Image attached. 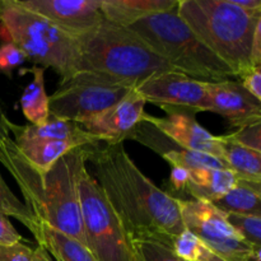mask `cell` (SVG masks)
Instances as JSON below:
<instances>
[{
  "instance_id": "603a6c76",
  "label": "cell",
  "mask_w": 261,
  "mask_h": 261,
  "mask_svg": "<svg viewBox=\"0 0 261 261\" xmlns=\"http://www.w3.org/2000/svg\"><path fill=\"white\" fill-rule=\"evenodd\" d=\"M0 212H3L5 216L13 217L17 221H19L23 226L30 229L33 237L36 236L38 229L37 221L32 216V213L28 211L24 203L20 201L14 195V193L10 190L9 186L7 185V182L3 178L2 173H0Z\"/></svg>"
},
{
  "instance_id": "7a4b0ae2",
  "label": "cell",
  "mask_w": 261,
  "mask_h": 261,
  "mask_svg": "<svg viewBox=\"0 0 261 261\" xmlns=\"http://www.w3.org/2000/svg\"><path fill=\"white\" fill-rule=\"evenodd\" d=\"M96 147L74 148L48 170L42 171L20 154L10 137L0 144V163L14 178L22 193L23 203L37 223L55 228L84 246L79 182Z\"/></svg>"
},
{
  "instance_id": "f1b7e54d",
  "label": "cell",
  "mask_w": 261,
  "mask_h": 261,
  "mask_svg": "<svg viewBox=\"0 0 261 261\" xmlns=\"http://www.w3.org/2000/svg\"><path fill=\"white\" fill-rule=\"evenodd\" d=\"M227 135L237 144L261 153V122L246 125Z\"/></svg>"
},
{
  "instance_id": "5bb4252c",
  "label": "cell",
  "mask_w": 261,
  "mask_h": 261,
  "mask_svg": "<svg viewBox=\"0 0 261 261\" xmlns=\"http://www.w3.org/2000/svg\"><path fill=\"white\" fill-rule=\"evenodd\" d=\"M209 97V112L218 114L231 125L240 129L261 122V101L249 93L241 83L231 79L205 82Z\"/></svg>"
},
{
  "instance_id": "484cf974",
  "label": "cell",
  "mask_w": 261,
  "mask_h": 261,
  "mask_svg": "<svg viewBox=\"0 0 261 261\" xmlns=\"http://www.w3.org/2000/svg\"><path fill=\"white\" fill-rule=\"evenodd\" d=\"M143 261H185L178 257L172 247L157 241L132 242Z\"/></svg>"
},
{
  "instance_id": "836d02e7",
  "label": "cell",
  "mask_w": 261,
  "mask_h": 261,
  "mask_svg": "<svg viewBox=\"0 0 261 261\" xmlns=\"http://www.w3.org/2000/svg\"><path fill=\"white\" fill-rule=\"evenodd\" d=\"M229 2L246 12H260L261 10L260 0H229Z\"/></svg>"
},
{
  "instance_id": "30bf717a",
  "label": "cell",
  "mask_w": 261,
  "mask_h": 261,
  "mask_svg": "<svg viewBox=\"0 0 261 261\" xmlns=\"http://www.w3.org/2000/svg\"><path fill=\"white\" fill-rule=\"evenodd\" d=\"M137 92L147 103L155 105L163 111L209 112V97L205 82L198 81L180 71L155 74L137 86Z\"/></svg>"
},
{
  "instance_id": "7c38bea8",
  "label": "cell",
  "mask_w": 261,
  "mask_h": 261,
  "mask_svg": "<svg viewBox=\"0 0 261 261\" xmlns=\"http://www.w3.org/2000/svg\"><path fill=\"white\" fill-rule=\"evenodd\" d=\"M145 103L144 98L134 89L119 103L91 117L81 126L99 143H106V145L119 144L129 139L135 127L143 121Z\"/></svg>"
},
{
  "instance_id": "3957f363",
  "label": "cell",
  "mask_w": 261,
  "mask_h": 261,
  "mask_svg": "<svg viewBox=\"0 0 261 261\" xmlns=\"http://www.w3.org/2000/svg\"><path fill=\"white\" fill-rule=\"evenodd\" d=\"M177 14L196 37L233 70L244 76L257 68L252 63L255 31L260 12H246L229 0H180Z\"/></svg>"
},
{
  "instance_id": "e575fe53",
  "label": "cell",
  "mask_w": 261,
  "mask_h": 261,
  "mask_svg": "<svg viewBox=\"0 0 261 261\" xmlns=\"http://www.w3.org/2000/svg\"><path fill=\"white\" fill-rule=\"evenodd\" d=\"M195 261H227V260L223 259V257H221L219 255H217L216 252H213L212 250H209L208 247L203 245Z\"/></svg>"
},
{
  "instance_id": "8992f818",
  "label": "cell",
  "mask_w": 261,
  "mask_h": 261,
  "mask_svg": "<svg viewBox=\"0 0 261 261\" xmlns=\"http://www.w3.org/2000/svg\"><path fill=\"white\" fill-rule=\"evenodd\" d=\"M0 38L18 46L36 66L54 69L60 81L76 73L75 38L15 0H0Z\"/></svg>"
},
{
  "instance_id": "83f0119b",
  "label": "cell",
  "mask_w": 261,
  "mask_h": 261,
  "mask_svg": "<svg viewBox=\"0 0 261 261\" xmlns=\"http://www.w3.org/2000/svg\"><path fill=\"white\" fill-rule=\"evenodd\" d=\"M27 60L24 54L12 42H3L0 45V73L12 76L14 69Z\"/></svg>"
},
{
  "instance_id": "cb8c5ba5",
  "label": "cell",
  "mask_w": 261,
  "mask_h": 261,
  "mask_svg": "<svg viewBox=\"0 0 261 261\" xmlns=\"http://www.w3.org/2000/svg\"><path fill=\"white\" fill-rule=\"evenodd\" d=\"M226 218L245 242L261 250V217L226 214Z\"/></svg>"
},
{
  "instance_id": "d4e9b609",
  "label": "cell",
  "mask_w": 261,
  "mask_h": 261,
  "mask_svg": "<svg viewBox=\"0 0 261 261\" xmlns=\"http://www.w3.org/2000/svg\"><path fill=\"white\" fill-rule=\"evenodd\" d=\"M0 261H53L48 252L42 246L30 247L15 244L13 246H0Z\"/></svg>"
},
{
  "instance_id": "4316f807",
  "label": "cell",
  "mask_w": 261,
  "mask_h": 261,
  "mask_svg": "<svg viewBox=\"0 0 261 261\" xmlns=\"http://www.w3.org/2000/svg\"><path fill=\"white\" fill-rule=\"evenodd\" d=\"M201 246H203V244L200 242V240L185 228L173 240L172 250L182 260L195 261L199 252H200Z\"/></svg>"
},
{
  "instance_id": "d6986e66",
  "label": "cell",
  "mask_w": 261,
  "mask_h": 261,
  "mask_svg": "<svg viewBox=\"0 0 261 261\" xmlns=\"http://www.w3.org/2000/svg\"><path fill=\"white\" fill-rule=\"evenodd\" d=\"M222 160L234 173L237 180L261 184V153L237 144L222 135Z\"/></svg>"
},
{
  "instance_id": "9c48e42d",
  "label": "cell",
  "mask_w": 261,
  "mask_h": 261,
  "mask_svg": "<svg viewBox=\"0 0 261 261\" xmlns=\"http://www.w3.org/2000/svg\"><path fill=\"white\" fill-rule=\"evenodd\" d=\"M178 206L185 228L209 250L227 261H260V250L245 242L213 204L178 199Z\"/></svg>"
},
{
  "instance_id": "2e32d148",
  "label": "cell",
  "mask_w": 261,
  "mask_h": 261,
  "mask_svg": "<svg viewBox=\"0 0 261 261\" xmlns=\"http://www.w3.org/2000/svg\"><path fill=\"white\" fill-rule=\"evenodd\" d=\"M177 4L178 0H102L101 12L109 22L129 27L145 17L176 9Z\"/></svg>"
},
{
  "instance_id": "ac0fdd59",
  "label": "cell",
  "mask_w": 261,
  "mask_h": 261,
  "mask_svg": "<svg viewBox=\"0 0 261 261\" xmlns=\"http://www.w3.org/2000/svg\"><path fill=\"white\" fill-rule=\"evenodd\" d=\"M35 240L56 261H97L83 244L46 224H38Z\"/></svg>"
},
{
  "instance_id": "7402d4cb",
  "label": "cell",
  "mask_w": 261,
  "mask_h": 261,
  "mask_svg": "<svg viewBox=\"0 0 261 261\" xmlns=\"http://www.w3.org/2000/svg\"><path fill=\"white\" fill-rule=\"evenodd\" d=\"M20 154L32 166L38 170L46 171L59 160L70 152L74 148H78L73 143L59 142V140L43 139H20L13 140Z\"/></svg>"
},
{
  "instance_id": "f546056e",
  "label": "cell",
  "mask_w": 261,
  "mask_h": 261,
  "mask_svg": "<svg viewBox=\"0 0 261 261\" xmlns=\"http://www.w3.org/2000/svg\"><path fill=\"white\" fill-rule=\"evenodd\" d=\"M22 241V234L13 227L9 217L0 212V246H13Z\"/></svg>"
},
{
  "instance_id": "e0dca14e",
  "label": "cell",
  "mask_w": 261,
  "mask_h": 261,
  "mask_svg": "<svg viewBox=\"0 0 261 261\" xmlns=\"http://www.w3.org/2000/svg\"><path fill=\"white\" fill-rule=\"evenodd\" d=\"M189 172L190 178L186 186V194L195 200L213 203L233 189L237 184L236 176L228 168H199L189 170Z\"/></svg>"
},
{
  "instance_id": "1f68e13d",
  "label": "cell",
  "mask_w": 261,
  "mask_h": 261,
  "mask_svg": "<svg viewBox=\"0 0 261 261\" xmlns=\"http://www.w3.org/2000/svg\"><path fill=\"white\" fill-rule=\"evenodd\" d=\"M171 167H172L170 175L171 189L176 193L186 194V186H188L189 178H190V172L186 168L178 167V166H171Z\"/></svg>"
},
{
  "instance_id": "d6a6232c",
  "label": "cell",
  "mask_w": 261,
  "mask_h": 261,
  "mask_svg": "<svg viewBox=\"0 0 261 261\" xmlns=\"http://www.w3.org/2000/svg\"><path fill=\"white\" fill-rule=\"evenodd\" d=\"M9 121L10 120L8 119L7 114H5L4 105H3L2 99H0V144H2L7 138L10 137L9 127H8Z\"/></svg>"
},
{
  "instance_id": "44dd1931",
  "label": "cell",
  "mask_w": 261,
  "mask_h": 261,
  "mask_svg": "<svg viewBox=\"0 0 261 261\" xmlns=\"http://www.w3.org/2000/svg\"><path fill=\"white\" fill-rule=\"evenodd\" d=\"M260 194L261 184L237 180L233 189L212 204L224 214L261 217Z\"/></svg>"
},
{
  "instance_id": "ba28073f",
  "label": "cell",
  "mask_w": 261,
  "mask_h": 261,
  "mask_svg": "<svg viewBox=\"0 0 261 261\" xmlns=\"http://www.w3.org/2000/svg\"><path fill=\"white\" fill-rule=\"evenodd\" d=\"M135 88V84L115 76L78 71L60 81L55 92L48 96L50 115L81 125L119 103Z\"/></svg>"
},
{
  "instance_id": "4dcf8cb0",
  "label": "cell",
  "mask_w": 261,
  "mask_h": 261,
  "mask_svg": "<svg viewBox=\"0 0 261 261\" xmlns=\"http://www.w3.org/2000/svg\"><path fill=\"white\" fill-rule=\"evenodd\" d=\"M241 86L249 92L251 96L261 101V66L252 69L250 73L242 76Z\"/></svg>"
},
{
  "instance_id": "ffe728a7",
  "label": "cell",
  "mask_w": 261,
  "mask_h": 261,
  "mask_svg": "<svg viewBox=\"0 0 261 261\" xmlns=\"http://www.w3.org/2000/svg\"><path fill=\"white\" fill-rule=\"evenodd\" d=\"M32 81L25 86L20 97V107L25 119L31 125H42L50 117V102L45 89V69L32 66L28 69Z\"/></svg>"
},
{
  "instance_id": "5b68a950",
  "label": "cell",
  "mask_w": 261,
  "mask_h": 261,
  "mask_svg": "<svg viewBox=\"0 0 261 261\" xmlns=\"http://www.w3.org/2000/svg\"><path fill=\"white\" fill-rule=\"evenodd\" d=\"M127 28L175 70L201 82L227 81L233 70L212 53L177 14V9L145 17Z\"/></svg>"
},
{
  "instance_id": "6da1fadb",
  "label": "cell",
  "mask_w": 261,
  "mask_h": 261,
  "mask_svg": "<svg viewBox=\"0 0 261 261\" xmlns=\"http://www.w3.org/2000/svg\"><path fill=\"white\" fill-rule=\"evenodd\" d=\"M88 162L130 241H157L172 247L173 240L185 229L178 199L149 180L122 143L97 145Z\"/></svg>"
},
{
  "instance_id": "277c9868",
  "label": "cell",
  "mask_w": 261,
  "mask_h": 261,
  "mask_svg": "<svg viewBox=\"0 0 261 261\" xmlns=\"http://www.w3.org/2000/svg\"><path fill=\"white\" fill-rule=\"evenodd\" d=\"M76 73L93 71L138 86L155 74L177 71L130 28L106 19L76 38Z\"/></svg>"
},
{
  "instance_id": "4fadbf2b",
  "label": "cell",
  "mask_w": 261,
  "mask_h": 261,
  "mask_svg": "<svg viewBox=\"0 0 261 261\" xmlns=\"http://www.w3.org/2000/svg\"><path fill=\"white\" fill-rule=\"evenodd\" d=\"M144 120L178 147L222 160V138L204 129L194 114L172 111L167 112L165 117L145 114Z\"/></svg>"
},
{
  "instance_id": "d590c367",
  "label": "cell",
  "mask_w": 261,
  "mask_h": 261,
  "mask_svg": "<svg viewBox=\"0 0 261 261\" xmlns=\"http://www.w3.org/2000/svg\"><path fill=\"white\" fill-rule=\"evenodd\" d=\"M137 261H143L142 257L139 256V254H138V252H137Z\"/></svg>"
},
{
  "instance_id": "9a60e30c",
  "label": "cell",
  "mask_w": 261,
  "mask_h": 261,
  "mask_svg": "<svg viewBox=\"0 0 261 261\" xmlns=\"http://www.w3.org/2000/svg\"><path fill=\"white\" fill-rule=\"evenodd\" d=\"M9 132L13 133L14 139H43V140H59V142L73 143L76 147L83 145H99L101 143L89 135L79 124L69 120L59 119L53 116L42 125H15L9 121L8 124Z\"/></svg>"
},
{
  "instance_id": "52a82bcc",
  "label": "cell",
  "mask_w": 261,
  "mask_h": 261,
  "mask_svg": "<svg viewBox=\"0 0 261 261\" xmlns=\"http://www.w3.org/2000/svg\"><path fill=\"white\" fill-rule=\"evenodd\" d=\"M86 247L97 261H137V251L96 178L86 171L79 182Z\"/></svg>"
},
{
  "instance_id": "8fae6325",
  "label": "cell",
  "mask_w": 261,
  "mask_h": 261,
  "mask_svg": "<svg viewBox=\"0 0 261 261\" xmlns=\"http://www.w3.org/2000/svg\"><path fill=\"white\" fill-rule=\"evenodd\" d=\"M24 9L45 18L73 38H78L105 20L102 0H15Z\"/></svg>"
}]
</instances>
